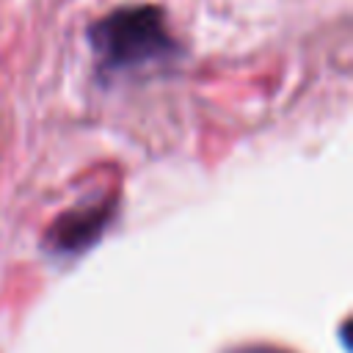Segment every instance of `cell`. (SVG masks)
Wrapping results in <instances>:
<instances>
[{"label": "cell", "instance_id": "obj_1", "mask_svg": "<svg viewBox=\"0 0 353 353\" xmlns=\"http://www.w3.org/2000/svg\"><path fill=\"white\" fill-rule=\"evenodd\" d=\"M88 44L105 74L143 69L179 52L157 6H124L88 28Z\"/></svg>", "mask_w": 353, "mask_h": 353}, {"label": "cell", "instance_id": "obj_2", "mask_svg": "<svg viewBox=\"0 0 353 353\" xmlns=\"http://www.w3.org/2000/svg\"><path fill=\"white\" fill-rule=\"evenodd\" d=\"M108 223V204H88V207H80V210H72L66 215L58 218V223L50 229L47 234V245L58 254H74V251H83L85 245H91L102 229Z\"/></svg>", "mask_w": 353, "mask_h": 353}]
</instances>
